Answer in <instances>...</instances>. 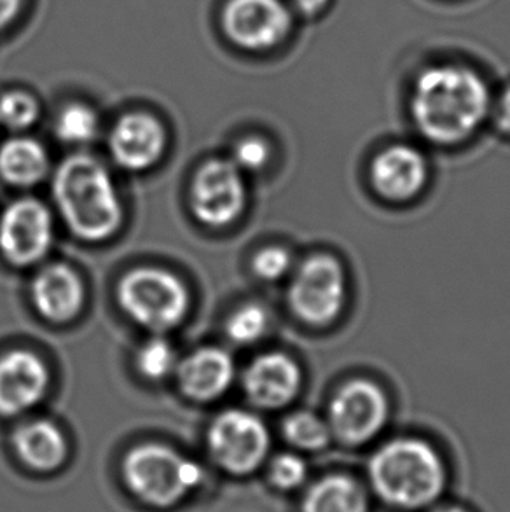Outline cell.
Here are the masks:
<instances>
[{
	"instance_id": "obj_1",
	"label": "cell",
	"mask_w": 510,
	"mask_h": 512,
	"mask_svg": "<svg viewBox=\"0 0 510 512\" xmlns=\"http://www.w3.org/2000/svg\"><path fill=\"white\" fill-rule=\"evenodd\" d=\"M491 109L490 90L469 67L435 65L423 70L411 95L418 132L437 146H455L483 126Z\"/></svg>"
},
{
	"instance_id": "obj_2",
	"label": "cell",
	"mask_w": 510,
	"mask_h": 512,
	"mask_svg": "<svg viewBox=\"0 0 510 512\" xmlns=\"http://www.w3.org/2000/svg\"><path fill=\"white\" fill-rule=\"evenodd\" d=\"M374 495L395 511H421L439 502L448 486V467L432 444L397 437L374 451L367 467Z\"/></svg>"
},
{
	"instance_id": "obj_3",
	"label": "cell",
	"mask_w": 510,
	"mask_h": 512,
	"mask_svg": "<svg viewBox=\"0 0 510 512\" xmlns=\"http://www.w3.org/2000/svg\"><path fill=\"white\" fill-rule=\"evenodd\" d=\"M53 186L60 214L72 233L86 242L107 240L123 221L116 186L95 158L70 156L56 170Z\"/></svg>"
},
{
	"instance_id": "obj_4",
	"label": "cell",
	"mask_w": 510,
	"mask_h": 512,
	"mask_svg": "<svg viewBox=\"0 0 510 512\" xmlns=\"http://www.w3.org/2000/svg\"><path fill=\"white\" fill-rule=\"evenodd\" d=\"M123 478L135 497L154 507H172L200 488V464L180 457L163 444H140L126 455Z\"/></svg>"
},
{
	"instance_id": "obj_5",
	"label": "cell",
	"mask_w": 510,
	"mask_h": 512,
	"mask_svg": "<svg viewBox=\"0 0 510 512\" xmlns=\"http://www.w3.org/2000/svg\"><path fill=\"white\" fill-rule=\"evenodd\" d=\"M118 298L131 319L152 333H165L179 326L189 306L184 284L158 268L130 271L121 280Z\"/></svg>"
},
{
	"instance_id": "obj_6",
	"label": "cell",
	"mask_w": 510,
	"mask_h": 512,
	"mask_svg": "<svg viewBox=\"0 0 510 512\" xmlns=\"http://www.w3.org/2000/svg\"><path fill=\"white\" fill-rule=\"evenodd\" d=\"M348 296V278L343 264L329 254H317L301 263L292 278L289 305L299 320L325 327L338 319Z\"/></svg>"
},
{
	"instance_id": "obj_7",
	"label": "cell",
	"mask_w": 510,
	"mask_h": 512,
	"mask_svg": "<svg viewBox=\"0 0 510 512\" xmlns=\"http://www.w3.org/2000/svg\"><path fill=\"white\" fill-rule=\"evenodd\" d=\"M390 402L385 390L371 380L346 381L329 404L327 423L332 439L346 446H362L385 429Z\"/></svg>"
},
{
	"instance_id": "obj_8",
	"label": "cell",
	"mask_w": 510,
	"mask_h": 512,
	"mask_svg": "<svg viewBox=\"0 0 510 512\" xmlns=\"http://www.w3.org/2000/svg\"><path fill=\"white\" fill-rule=\"evenodd\" d=\"M269 432L259 416L243 409H229L217 416L208 430V450L221 469L245 476L268 457Z\"/></svg>"
},
{
	"instance_id": "obj_9",
	"label": "cell",
	"mask_w": 510,
	"mask_h": 512,
	"mask_svg": "<svg viewBox=\"0 0 510 512\" xmlns=\"http://www.w3.org/2000/svg\"><path fill=\"white\" fill-rule=\"evenodd\" d=\"M290 27L292 16L282 0H229L222 11L226 37L249 51L275 48L285 41Z\"/></svg>"
},
{
	"instance_id": "obj_10",
	"label": "cell",
	"mask_w": 510,
	"mask_h": 512,
	"mask_svg": "<svg viewBox=\"0 0 510 512\" xmlns=\"http://www.w3.org/2000/svg\"><path fill=\"white\" fill-rule=\"evenodd\" d=\"M245 184L233 161H207L196 172L191 205L198 221L210 228H224L238 219L245 207Z\"/></svg>"
},
{
	"instance_id": "obj_11",
	"label": "cell",
	"mask_w": 510,
	"mask_h": 512,
	"mask_svg": "<svg viewBox=\"0 0 510 512\" xmlns=\"http://www.w3.org/2000/svg\"><path fill=\"white\" fill-rule=\"evenodd\" d=\"M53 243V219L37 200L11 203L0 217V252L9 263L30 266L48 254Z\"/></svg>"
},
{
	"instance_id": "obj_12",
	"label": "cell",
	"mask_w": 510,
	"mask_h": 512,
	"mask_svg": "<svg viewBox=\"0 0 510 512\" xmlns=\"http://www.w3.org/2000/svg\"><path fill=\"white\" fill-rule=\"evenodd\" d=\"M428 167L425 156L413 146L393 144L381 149L371 163V184L381 198L406 203L423 191Z\"/></svg>"
},
{
	"instance_id": "obj_13",
	"label": "cell",
	"mask_w": 510,
	"mask_h": 512,
	"mask_svg": "<svg viewBox=\"0 0 510 512\" xmlns=\"http://www.w3.org/2000/svg\"><path fill=\"white\" fill-rule=\"evenodd\" d=\"M166 135L149 114H126L114 125L109 139L112 158L130 172L151 168L165 151Z\"/></svg>"
},
{
	"instance_id": "obj_14",
	"label": "cell",
	"mask_w": 510,
	"mask_h": 512,
	"mask_svg": "<svg viewBox=\"0 0 510 512\" xmlns=\"http://www.w3.org/2000/svg\"><path fill=\"white\" fill-rule=\"evenodd\" d=\"M49 374L42 360L25 350L7 353L0 359V413L20 415L41 401Z\"/></svg>"
},
{
	"instance_id": "obj_15",
	"label": "cell",
	"mask_w": 510,
	"mask_h": 512,
	"mask_svg": "<svg viewBox=\"0 0 510 512\" xmlns=\"http://www.w3.org/2000/svg\"><path fill=\"white\" fill-rule=\"evenodd\" d=\"M243 387L255 406L283 408L301 388V369L285 353H266L250 364L243 378Z\"/></svg>"
},
{
	"instance_id": "obj_16",
	"label": "cell",
	"mask_w": 510,
	"mask_h": 512,
	"mask_svg": "<svg viewBox=\"0 0 510 512\" xmlns=\"http://www.w3.org/2000/svg\"><path fill=\"white\" fill-rule=\"evenodd\" d=\"M177 376L184 394L196 401H212L231 387L235 380V362L228 352L207 346L182 360Z\"/></svg>"
},
{
	"instance_id": "obj_17",
	"label": "cell",
	"mask_w": 510,
	"mask_h": 512,
	"mask_svg": "<svg viewBox=\"0 0 510 512\" xmlns=\"http://www.w3.org/2000/svg\"><path fill=\"white\" fill-rule=\"evenodd\" d=\"M32 298L46 319L67 322L76 317L83 306V282L69 266L51 264L35 277Z\"/></svg>"
},
{
	"instance_id": "obj_18",
	"label": "cell",
	"mask_w": 510,
	"mask_h": 512,
	"mask_svg": "<svg viewBox=\"0 0 510 512\" xmlns=\"http://www.w3.org/2000/svg\"><path fill=\"white\" fill-rule=\"evenodd\" d=\"M13 446L21 462L34 471H56L67 458V441L62 432L44 420L16 430Z\"/></svg>"
},
{
	"instance_id": "obj_19",
	"label": "cell",
	"mask_w": 510,
	"mask_h": 512,
	"mask_svg": "<svg viewBox=\"0 0 510 512\" xmlns=\"http://www.w3.org/2000/svg\"><path fill=\"white\" fill-rule=\"evenodd\" d=\"M301 512H369V497L357 479L331 474L308 488Z\"/></svg>"
},
{
	"instance_id": "obj_20",
	"label": "cell",
	"mask_w": 510,
	"mask_h": 512,
	"mask_svg": "<svg viewBox=\"0 0 510 512\" xmlns=\"http://www.w3.org/2000/svg\"><path fill=\"white\" fill-rule=\"evenodd\" d=\"M44 147L32 139L18 137L0 147V177L13 186H34L48 173Z\"/></svg>"
},
{
	"instance_id": "obj_21",
	"label": "cell",
	"mask_w": 510,
	"mask_h": 512,
	"mask_svg": "<svg viewBox=\"0 0 510 512\" xmlns=\"http://www.w3.org/2000/svg\"><path fill=\"white\" fill-rule=\"evenodd\" d=\"M283 436L301 451L324 450L332 441L327 420L310 411H297L290 415L283 423Z\"/></svg>"
},
{
	"instance_id": "obj_22",
	"label": "cell",
	"mask_w": 510,
	"mask_h": 512,
	"mask_svg": "<svg viewBox=\"0 0 510 512\" xmlns=\"http://www.w3.org/2000/svg\"><path fill=\"white\" fill-rule=\"evenodd\" d=\"M55 132L65 144H90L98 133L97 114L83 104L67 105L56 119Z\"/></svg>"
},
{
	"instance_id": "obj_23",
	"label": "cell",
	"mask_w": 510,
	"mask_h": 512,
	"mask_svg": "<svg viewBox=\"0 0 510 512\" xmlns=\"http://www.w3.org/2000/svg\"><path fill=\"white\" fill-rule=\"evenodd\" d=\"M268 327V310L257 303H247L229 317L226 333L238 345H252L261 340Z\"/></svg>"
},
{
	"instance_id": "obj_24",
	"label": "cell",
	"mask_w": 510,
	"mask_h": 512,
	"mask_svg": "<svg viewBox=\"0 0 510 512\" xmlns=\"http://www.w3.org/2000/svg\"><path fill=\"white\" fill-rule=\"evenodd\" d=\"M137 367L149 380H163L177 369V353L168 341L152 338L137 353Z\"/></svg>"
},
{
	"instance_id": "obj_25",
	"label": "cell",
	"mask_w": 510,
	"mask_h": 512,
	"mask_svg": "<svg viewBox=\"0 0 510 512\" xmlns=\"http://www.w3.org/2000/svg\"><path fill=\"white\" fill-rule=\"evenodd\" d=\"M39 116V105L25 91H7L0 97V125L21 132L34 125Z\"/></svg>"
},
{
	"instance_id": "obj_26",
	"label": "cell",
	"mask_w": 510,
	"mask_h": 512,
	"mask_svg": "<svg viewBox=\"0 0 510 512\" xmlns=\"http://www.w3.org/2000/svg\"><path fill=\"white\" fill-rule=\"evenodd\" d=\"M308 478V465L296 453H282L269 465V479L278 490L292 492L304 485Z\"/></svg>"
},
{
	"instance_id": "obj_27",
	"label": "cell",
	"mask_w": 510,
	"mask_h": 512,
	"mask_svg": "<svg viewBox=\"0 0 510 512\" xmlns=\"http://www.w3.org/2000/svg\"><path fill=\"white\" fill-rule=\"evenodd\" d=\"M252 266H254L257 277L268 280V282H275L289 273L292 257L287 250L273 245V247L259 250L255 254Z\"/></svg>"
},
{
	"instance_id": "obj_28",
	"label": "cell",
	"mask_w": 510,
	"mask_h": 512,
	"mask_svg": "<svg viewBox=\"0 0 510 512\" xmlns=\"http://www.w3.org/2000/svg\"><path fill=\"white\" fill-rule=\"evenodd\" d=\"M269 160V146L262 139L249 137L238 142L233 154V163L240 170L247 172H257L262 167H266Z\"/></svg>"
},
{
	"instance_id": "obj_29",
	"label": "cell",
	"mask_w": 510,
	"mask_h": 512,
	"mask_svg": "<svg viewBox=\"0 0 510 512\" xmlns=\"http://www.w3.org/2000/svg\"><path fill=\"white\" fill-rule=\"evenodd\" d=\"M495 123L500 132L510 135V86L498 98L497 107H495Z\"/></svg>"
},
{
	"instance_id": "obj_30",
	"label": "cell",
	"mask_w": 510,
	"mask_h": 512,
	"mask_svg": "<svg viewBox=\"0 0 510 512\" xmlns=\"http://www.w3.org/2000/svg\"><path fill=\"white\" fill-rule=\"evenodd\" d=\"M23 0H0V30L6 28L18 16Z\"/></svg>"
},
{
	"instance_id": "obj_31",
	"label": "cell",
	"mask_w": 510,
	"mask_h": 512,
	"mask_svg": "<svg viewBox=\"0 0 510 512\" xmlns=\"http://www.w3.org/2000/svg\"><path fill=\"white\" fill-rule=\"evenodd\" d=\"M292 4L304 16H313L320 13L329 4V0H292Z\"/></svg>"
},
{
	"instance_id": "obj_32",
	"label": "cell",
	"mask_w": 510,
	"mask_h": 512,
	"mask_svg": "<svg viewBox=\"0 0 510 512\" xmlns=\"http://www.w3.org/2000/svg\"><path fill=\"white\" fill-rule=\"evenodd\" d=\"M434 512H470L467 509H462V507L449 506V507H441V509H435Z\"/></svg>"
}]
</instances>
